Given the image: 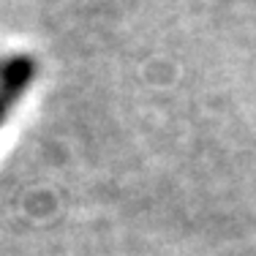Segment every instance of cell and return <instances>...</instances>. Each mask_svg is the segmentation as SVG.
Wrapping results in <instances>:
<instances>
[{"instance_id":"1","label":"cell","mask_w":256,"mask_h":256,"mask_svg":"<svg viewBox=\"0 0 256 256\" xmlns=\"http://www.w3.org/2000/svg\"><path fill=\"white\" fill-rule=\"evenodd\" d=\"M36 74H38V66L30 54H6V58H0V126L6 123L11 109L25 98Z\"/></svg>"}]
</instances>
